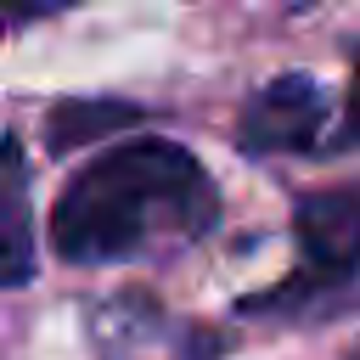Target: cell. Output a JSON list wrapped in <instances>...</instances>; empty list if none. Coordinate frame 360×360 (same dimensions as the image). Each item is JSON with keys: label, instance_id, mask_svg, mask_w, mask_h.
Returning <instances> with one entry per match:
<instances>
[{"label": "cell", "instance_id": "obj_5", "mask_svg": "<svg viewBox=\"0 0 360 360\" xmlns=\"http://www.w3.org/2000/svg\"><path fill=\"white\" fill-rule=\"evenodd\" d=\"M34 208H28V158L22 141L6 135V287L34 276Z\"/></svg>", "mask_w": 360, "mask_h": 360}, {"label": "cell", "instance_id": "obj_4", "mask_svg": "<svg viewBox=\"0 0 360 360\" xmlns=\"http://www.w3.org/2000/svg\"><path fill=\"white\" fill-rule=\"evenodd\" d=\"M135 118H141L135 101H107V96L101 101H56L45 112V152L68 158V152H79V146H90L112 129H129Z\"/></svg>", "mask_w": 360, "mask_h": 360}, {"label": "cell", "instance_id": "obj_8", "mask_svg": "<svg viewBox=\"0 0 360 360\" xmlns=\"http://www.w3.org/2000/svg\"><path fill=\"white\" fill-rule=\"evenodd\" d=\"M349 360H360V349H354V354H349Z\"/></svg>", "mask_w": 360, "mask_h": 360}, {"label": "cell", "instance_id": "obj_1", "mask_svg": "<svg viewBox=\"0 0 360 360\" xmlns=\"http://www.w3.org/2000/svg\"><path fill=\"white\" fill-rule=\"evenodd\" d=\"M219 191L191 146L135 135L96 152L51 202V248L68 264H129L208 236Z\"/></svg>", "mask_w": 360, "mask_h": 360}, {"label": "cell", "instance_id": "obj_2", "mask_svg": "<svg viewBox=\"0 0 360 360\" xmlns=\"http://www.w3.org/2000/svg\"><path fill=\"white\" fill-rule=\"evenodd\" d=\"M360 292V180L304 191L292 202V270L242 298L236 315L281 321V326H321L338 321Z\"/></svg>", "mask_w": 360, "mask_h": 360}, {"label": "cell", "instance_id": "obj_7", "mask_svg": "<svg viewBox=\"0 0 360 360\" xmlns=\"http://www.w3.org/2000/svg\"><path fill=\"white\" fill-rule=\"evenodd\" d=\"M79 0H11V28H28V22H45V17H62L73 11Z\"/></svg>", "mask_w": 360, "mask_h": 360}, {"label": "cell", "instance_id": "obj_3", "mask_svg": "<svg viewBox=\"0 0 360 360\" xmlns=\"http://www.w3.org/2000/svg\"><path fill=\"white\" fill-rule=\"evenodd\" d=\"M326 84L309 73H281L259 84L236 112V152L248 158H281V152H315L332 146L326 135Z\"/></svg>", "mask_w": 360, "mask_h": 360}, {"label": "cell", "instance_id": "obj_6", "mask_svg": "<svg viewBox=\"0 0 360 360\" xmlns=\"http://www.w3.org/2000/svg\"><path fill=\"white\" fill-rule=\"evenodd\" d=\"M360 146V51H354V79H349V101H343V124L332 135V152H354Z\"/></svg>", "mask_w": 360, "mask_h": 360}]
</instances>
